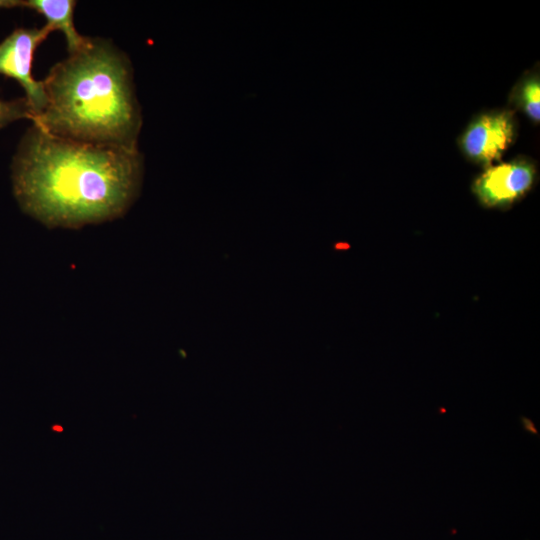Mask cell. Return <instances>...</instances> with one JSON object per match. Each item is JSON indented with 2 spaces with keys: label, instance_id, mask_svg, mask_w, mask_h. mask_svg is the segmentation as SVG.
Returning a JSON list of instances; mask_svg holds the SVG:
<instances>
[{
  "label": "cell",
  "instance_id": "ba28073f",
  "mask_svg": "<svg viewBox=\"0 0 540 540\" xmlns=\"http://www.w3.org/2000/svg\"><path fill=\"white\" fill-rule=\"evenodd\" d=\"M23 118L32 119V113L25 98L12 101L0 99V128Z\"/></svg>",
  "mask_w": 540,
  "mask_h": 540
},
{
  "label": "cell",
  "instance_id": "277c9868",
  "mask_svg": "<svg viewBox=\"0 0 540 540\" xmlns=\"http://www.w3.org/2000/svg\"><path fill=\"white\" fill-rule=\"evenodd\" d=\"M515 136L514 114L509 110L478 115L459 139L463 154L476 164L491 166L500 160Z\"/></svg>",
  "mask_w": 540,
  "mask_h": 540
},
{
  "label": "cell",
  "instance_id": "7a4b0ae2",
  "mask_svg": "<svg viewBox=\"0 0 540 540\" xmlns=\"http://www.w3.org/2000/svg\"><path fill=\"white\" fill-rule=\"evenodd\" d=\"M42 82L47 104L34 125L73 141L137 149L141 115L132 70L112 44L88 38Z\"/></svg>",
  "mask_w": 540,
  "mask_h": 540
},
{
  "label": "cell",
  "instance_id": "3957f363",
  "mask_svg": "<svg viewBox=\"0 0 540 540\" xmlns=\"http://www.w3.org/2000/svg\"><path fill=\"white\" fill-rule=\"evenodd\" d=\"M52 29L18 28L0 43V74L13 78L23 87L25 99L32 113V120L45 109L47 97L42 81L32 75V62L37 47Z\"/></svg>",
  "mask_w": 540,
  "mask_h": 540
},
{
  "label": "cell",
  "instance_id": "6da1fadb",
  "mask_svg": "<svg viewBox=\"0 0 540 540\" xmlns=\"http://www.w3.org/2000/svg\"><path fill=\"white\" fill-rule=\"evenodd\" d=\"M142 172L138 149L73 141L33 125L13 159L12 186L32 218L77 229L123 216L139 194Z\"/></svg>",
  "mask_w": 540,
  "mask_h": 540
},
{
  "label": "cell",
  "instance_id": "52a82bcc",
  "mask_svg": "<svg viewBox=\"0 0 540 540\" xmlns=\"http://www.w3.org/2000/svg\"><path fill=\"white\" fill-rule=\"evenodd\" d=\"M540 81L538 74L525 76L512 93V102L533 122L540 119Z\"/></svg>",
  "mask_w": 540,
  "mask_h": 540
},
{
  "label": "cell",
  "instance_id": "8992f818",
  "mask_svg": "<svg viewBox=\"0 0 540 540\" xmlns=\"http://www.w3.org/2000/svg\"><path fill=\"white\" fill-rule=\"evenodd\" d=\"M76 2L74 0H26L23 7L35 10L47 20L46 25L52 31H61L67 42L69 54L81 50L89 37L82 36L74 25L73 15Z\"/></svg>",
  "mask_w": 540,
  "mask_h": 540
},
{
  "label": "cell",
  "instance_id": "9c48e42d",
  "mask_svg": "<svg viewBox=\"0 0 540 540\" xmlns=\"http://www.w3.org/2000/svg\"><path fill=\"white\" fill-rule=\"evenodd\" d=\"M15 7H23L21 0H0V9H9Z\"/></svg>",
  "mask_w": 540,
  "mask_h": 540
},
{
  "label": "cell",
  "instance_id": "5b68a950",
  "mask_svg": "<svg viewBox=\"0 0 540 540\" xmlns=\"http://www.w3.org/2000/svg\"><path fill=\"white\" fill-rule=\"evenodd\" d=\"M536 169L528 159L488 166L479 175L472 191L486 207H506L523 197L535 182Z\"/></svg>",
  "mask_w": 540,
  "mask_h": 540
}]
</instances>
